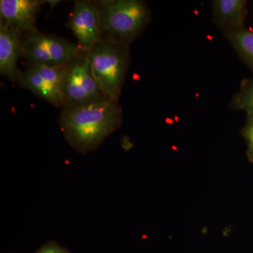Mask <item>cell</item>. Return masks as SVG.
<instances>
[{
    "mask_svg": "<svg viewBox=\"0 0 253 253\" xmlns=\"http://www.w3.org/2000/svg\"><path fill=\"white\" fill-rule=\"evenodd\" d=\"M123 111L118 101H105L63 109L60 118L66 139L81 152L96 149L121 126Z\"/></svg>",
    "mask_w": 253,
    "mask_h": 253,
    "instance_id": "cell-1",
    "label": "cell"
},
{
    "mask_svg": "<svg viewBox=\"0 0 253 253\" xmlns=\"http://www.w3.org/2000/svg\"><path fill=\"white\" fill-rule=\"evenodd\" d=\"M94 78L110 101H118L129 66L127 44L116 40L101 39L86 51Z\"/></svg>",
    "mask_w": 253,
    "mask_h": 253,
    "instance_id": "cell-2",
    "label": "cell"
},
{
    "mask_svg": "<svg viewBox=\"0 0 253 253\" xmlns=\"http://www.w3.org/2000/svg\"><path fill=\"white\" fill-rule=\"evenodd\" d=\"M95 4L102 31L126 44L140 34L150 19L149 7L140 0H111Z\"/></svg>",
    "mask_w": 253,
    "mask_h": 253,
    "instance_id": "cell-3",
    "label": "cell"
},
{
    "mask_svg": "<svg viewBox=\"0 0 253 253\" xmlns=\"http://www.w3.org/2000/svg\"><path fill=\"white\" fill-rule=\"evenodd\" d=\"M81 54L63 66L61 96L64 109L108 101L94 78L86 51Z\"/></svg>",
    "mask_w": 253,
    "mask_h": 253,
    "instance_id": "cell-4",
    "label": "cell"
},
{
    "mask_svg": "<svg viewBox=\"0 0 253 253\" xmlns=\"http://www.w3.org/2000/svg\"><path fill=\"white\" fill-rule=\"evenodd\" d=\"M22 51L23 57L31 66L48 67H62L84 51L77 44L38 30L28 32L23 36Z\"/></svg>",
    "mask_w": 253,
    "mask_h": 253,
    "instance_id": "cell-5",
    "label": "cell"
},
{
    "mask_svg": "<svg viewBox=\"0 0 253 253\" xmlns=\"http://www.w3.org/2000/svg\"><path fill=\"white\" fill-rule=\"evenodd\" d=\"M63 70V66H31L28 69L19 71L17 82L20 85L38 95L41 99L59 107L63 106L61 96Z\"/></svg>",
    "mask_w": 253,
    "mask_h": 253,
    "instance_id": "cell-6",
    "label": "cell"
},
{
    "mask_svg": "<svg viewBox=\"0 0 253 253\" xmlns=\"http://www.w3.org/2000/svg\"><path fill=\"white\" fill-rule=\"evenodd\" d=\"M68 26L74 33L83 51H87L102 39L101 18L95 3L76 1L68 17Z\"/></svg>",
    "mask_w": 253,
    "mask_h": 253,
    "instance_id": "cell-7",
    "label": "cell"
},
{
    "mask_svg": "<svg viewBox=\"0 0 253 253\" xmlns=\"http://www.w3.org/2000/svg\"><path fill=\"white\" fill-rule=\"evenodd\" d=\"M46 1L40 0H1V22L8 27L16 28L22 33L37 31V14Z\"/></svg>",
    "mask_w": 253,
    "mask_h": 253,
    "instance_id": "cell-8",
    "label": "cell"
},
{
    "mask_svg": "<svg viewBox=\"0 0 253 253\" xmlns=\"http://www.w3.org/2000/svg\"><path fill=\"white\" fill-rule=\"evenodd\" d=\"M22 40V32L0 22V72L11 82H17V61L23 56Z\"/></svg>",
    "mask_w": 253,
    "mask_h": 253,
    "instance_id": "cell-9",
    "label": "cell"
},
{
    "mask_svg": "<svg viewBox=\"0 0 253 253\" xmlns=\"http://www.w3.org/2000/svg\"><path fill=\"white\" fill-rule=\"evenodd\" d=\"M247 4L246 0H214L213 21L224 33L244 28Z\"/></svg>",
    "mask_w": 253,
    "mask_h": 253,
    "instance_id": "cell-10",
    "label": "cell"
},
{
    "mask_svg": "<svg viewBox=\"0 0 253 253\" xmlns=\"http://www.w3.org/2000/svg\"><path fill=\"white\" fill-rule=\"evenodd\" d=\"M224 36L253 73V32L244 27L225 32Z\"/></svg>",
    "mask_w": 253,
    "mask_h": 253,
    "instance_id": "cell-11",
    "label": "cell"
},
{
    "mask_svg": "<svg viewBox=\"0 0 253 253\" xmlns=\"http://www.w3.org/2000/svg\"><path fill=\"white\" fill-rule=\"evenodd\" d=\"M230 108L253 113V76L242 81L239 91L231 100Z\"/></svg>",
    "mask_w": 253,
    "mask_h": 253,
    "instance_id": "cell-12",
    "label": "cell"
},
{
    "mask_svg": "<svg viewBox=\"0 0 253 253\" xmlns=\"http://www.w3.org/2000/svg\"><path fill=\"white\" fill-rule=\"evenodd\" d=\"M241 132L247 144L248 159L250 163H253V113H246V122Z\"/></svg>",
    "mask_w": 253,
    "mask_h": 253,
    "instance_id": "cell-13",
    "label": "cell"
},
{
    "mask_svg": "<svg viewBox=\"0 0 253 253\" xmlns=\"http://www.w3.org/2000/svg\"><path fill=\"white\" fill-rule=\"evenodd\" d=\"M38 253H67L64 249L55 244L44 246Z\"/></svg>",
    "mask_w": 253,
    "mask_h": 253,
    "instance_id": "cell-14",
    "label": "cell"
},
{
    "mask_svg": "<svg viewBox=\"0 0 253 253\" xmlns=\"http://www.w3.org/2000/svg\"><path fill=\"white\" fill-rule=\"evenodd\" d=\"M47 2L49 3L50 5V9L51 10H53L56 5H57L60 2L59 0H48Z\"/></svg>",
    "mask_w": 253,
    "mask_h": 253,
    "instance_id": "cell-15",
    "label": "cell"
}]
</instances>
